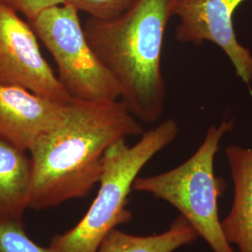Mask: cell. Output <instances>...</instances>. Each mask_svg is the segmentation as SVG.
Here are the masks:
<instances>
[{"label": "cell", "instance_id": "6", "mask_svg": "<svg viewBox=\"0 0 252 252\" xmlns=\"http://www.w3.org/2000/svg\"><path fill=\"white\" fill-rule=\"evenodd\" d=\"M33 27L0 5V84L22 87L58 103L72 97L40 51Z\"/></svg>", "mask_w": 252, "mask_h": 252}, {"label": "cell", "instance_id": "13", "mask_svg": "<svg viewBox=\"0 0 252 252\" xmlns=\"http://www.w3.org/2000/svg\"><path fill=\"white\" fill-rule=\"evenodd\" d=\"M135 0H67L79 11L96 19L116 17L129 9Z\"/></svg>", "mask_w": 252, "mask_h": 252}, {"label": "cell", "instance_id": "14", "mask_svg": "<svg viewBox=\"0 0 252 252\" xmlns=\"http://www.w3.org/2000/svg\"><path fill=\"white\" fill-rule=\"evenodd\" d=\"M66 2L67 0H0V5L13 9L30 22L42 10Z\"/></svg>", "mask_w": 252, "mask_h": 252}, {"label": "cell", "instance_id": "5", "mask_svg": "<svg viewBox=\"0 0 252 252\" xmlns=\"http://www.w3.org/2000/svg\"><path fill=\"white\" fill-rule=\"evenodd\" d=\"M79 12L71 4L64 3L42 10L28 23L52 54L58 79L73 99L119 101L121 87L92 49Z\"/></svg>", "mask_w": 252, "mask_h": 252}, {"label": "cell", "instance_id": "8", "mask_svg": "<svg viewBox=\"0 0 252 252\" xmlns=\"http://www.w3.org/2000/svg\"><path fill=\"white\" fill-rule=\"evenodd\" d=\"M67 103L54 102L22 87L0 84V138L29 153L62 117Z\"/></svg>", "mask_w": 252, "mask_h": 252}, {"label": "cell", "instance_id": "1", "mask_svg": "<svg viewBox=\"0 0 252 252\" xmlns=\"http://www.w3.org/2000/svg\"><path fill=\"white\" fill-rule=\"evenodd\" d=\"M143 133L140 122L121 100H70L56 125L29 152L33 170L29 208L40 210L85 197L99 182L108 147Z\"/></svg>", "mask_w": 252, "mask_h": 252}, {"label": "cell", "instance_id": "7", "mask_svg": "<svg viewBox=\"0 0 252 252\" xmlns=\"http://www.w3.org/2000/svg\"><path fill=\"white\" fill-rule=\"evenodd\" d=\"M246 0H177L174 16L180 22L176 39L181 43L218 46L229 58L234 71L245 84L252 81V52L235 35L234 14Z\"/></svg>", "mask_w": 252, "mask_h": 252}, {"label": "cell", "instance_id": "2", "mask_svg": "<svg viewBox=\"0 0 252 252\" xmlns=\"http://www.w3.org/2000/svg\"><path fill=\"white\" fill-rule=\"evenodd\" d=\"M176 2L135 0L116 17H89L83 25L92 49L121 87V101L134 117L146 124L159 121L164 110L162 44Z\"/></svg>", "mask_w": 252, "mask_h": 252}, {"label": "cell", "instance_id": "11", "mask_svg": "<svg viewBox=\"0 0 252 252\" xmlns=\"http://www.w3.org/2000/svg\"><path fill=\"white\" fill-rule=\"evenodd\" d=\"M198 238L192 226L180 215L160 234L135 235L116 228L106 235L96 252H175Z\"/></svg>", "mask_w": 252, "mask_h": 252}, {"label": "cell", "instance_id": "4", "mask_svg": "<svg viewBox=\"0 0 252 252\" xmlns=\"http://www.w3.org/2000/svg\"><path fill=\"white\" fill-rule=\"evenodd\" d=\"M234 127V119L210 126L189 159L170 170L138 177L133 185V190L152 194L178 209L212 252H236L227 240L220 219L219 199L225 183L214 171L220 144Z\"/></svg>", "mask_w": 252, "mask_h": 252}, {"label": "cell", "instance_id": "10", "mask_svg": "<svg viewBox=\"0 0 252 252\" xmlns=\"http://www.w3.org/2000/svg\"><path fill=\"white\" fill-rule=\"evenodd\" d=\"M33 186L27 152L0 138V220H23Z\"/></svg>", "mask_w": 252, "mask_h": 252}, {"label": "cell", "instance_id": "3", "mask_svg": "<svg viewBox=\"0 0 252 252\" xmlns=\"http://www.w3.org/2000/svg\"><path fill=\"white\" fill-rule=\"evenodd\" d=\"M180 128L173 119L144 132L135 144L119 139L103 158L98 192L89 209L72 229L57 234L50 247L58 252H96L106 235L133 218L128 197L135 180L153 157L177 138Z\"/></svg>", "mask_w": 252, "mask_h": 252}, {"label": "cell", "instance_id": "9", "mask_svg": "<svg viewBox=\"0 0 252 252\" xmlns=\"http://www.w3.org/2000/svg\"><path fill=\"white\" fill-rule=\"evenodd\" d=\"M234 194L228 215L221 220L227 240L236 252H252V148H225Z\"/></svg>", "mask_w": 252, "mask_h": 252}, {"label": "cell", "instance_id": "12", "mask_svg": "<svg viewBox=\"0 0 252 252\" xmlns=\"http://www.w3.org/2000/svg\"><path fill=\"white\" fill-rule=\"evenodd\" d=\"M0 252H58L43 248L28 235L23 220H0Z\"/></svg>", "mask_w": 252, "mask_h": 252}]
</instances>
